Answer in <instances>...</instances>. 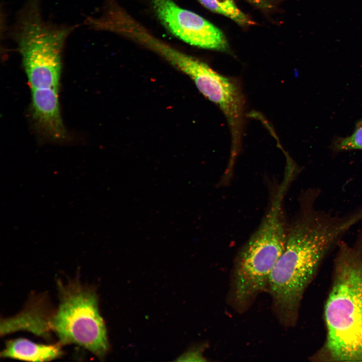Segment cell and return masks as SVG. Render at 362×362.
Returning <instances> with one entry per match:
<instances>
[{
  "instance_id": "1",
  "label": "cell",
  "mask_w": 362,
  "mask_h": 362,
  "mask_svg": "<svg viewBox=\"0 0 362 362\" xmlns=\"http://www.w3.org/2000/svg\"><path fill=\"white\" fill-rule=\"evenodd\" d=\"M316 199L302 198L285 248L269 277L267 290L278 319L286 326L297 322L303 295L325 257L358 222L353 213L337 216L316 209Z\"/></svg>"
},
{
  "instance_id": "2",
  "label": "cell",
  "mask_w": 362,
  "mask_h": 362,
  "mask_svg": "<svg viewBox=\"0 0 362 362\" xmlns=\"http://www.w3.org/2000/svg\"><path fill=\"white\" fill-rule=\"evenodd\" d=\"M324 306L325 340L312 356L322 361H362V232L340 241Z\"/></svg>"
},
{
  "instance_id": "3",
  "label": "cell",
  "mask_w": 362,
  "mask_h": 362,
  "mask_svg": "<svg viewBox=\"0 0 362 362\" xmlns=\"http://www.w3.org/2000/svg\"><path fill=\"white\" fill-rule=\"evenodd\" d=\"M42 0H25L9 30L31 88H58L62 56L77 25L57 24L43 16Z\"/></svg>"
},
{
  "instance_id": "4",
  "label": "cell",
  "mask_w": 362,
  "mask_h": 362,
  "mask_svg": "<svg viewBox=\"0 0 362 362\" xmlns=\"http://www.w3.org/2000/svg\"><path fill=\"white\" fill-rule=\"evenodd\" d=\"M282 201L280 196L273 198L260 225L236 257L232 296L239 310L245 309L267 289L270 273L285 248L288 229L283 217Z\"/></svg>"
},
{
  "instance_id": "5",
  "label": "cell",
  "mask_w": 362,
  "mask_h": 362,
  "mask_svg": "<svg viewBox=\"0 0 362 362\" xmlns=\"http://www.w3.org/2000/svg\"><path fill=\"white\" fill-rule=\"evenodd\" d=\"M60 302L49 315L48 328L61 344H76L104 358L109 349L107 330L95 292L74 281L59 285Z\"/></svg>"
},
{
  "instance_id": "6",
  "label": "cell",
  "mask_w": 362,
  "mask_h": 362,
  "mask_svg": "<svg viewBox=\"0 0 362 362\" xmlns=\"http://www.w3.org/2000/svg\"><path fill=\"white\" fill-rule=\"evenodd\" d=\"M184 72L193 80L205 97L221 109L228 120L235 145L240 141L244 110L239 85L197 58L187 65Z\"/></svg>"
},
{
  "instance_id": "7",
  "label": "cell",
  "mask_w": 362,
  "mask_h": 362,
  "mask_svg": "<svg viewBox=\"0 0 362 362\" xmlns=\"http://www.w3.org/2000/svg\"><path fill=\"white\" fill-rule=\"evenodd\" d=\"M162 24L174 36L199 48L226 51L228 44L222 31L208 20L179 7L172 0H151Z\"/></svg>"
},
{
  "instance_id": "8",
  "label": "cell",
  "mask_w": 362,
  "mask_h": 362,
  "mask_svg": "<svg viewBox=\"0 0 362 362\" xmlns=\"http://www.w3.org/2000/svg\"><path fill=\"white\" fill-rule=\"evenodd\" d=\"M58 88L32 89V115L35 123L46 136L64 139L66 131L60 115Z\"/></svg>"
},
{
  "instance_id": "9",
  "label": "cell",
  "mask_w": 362,
  "mask_h": 362,
  "mask_svg": "<svg viewBox=\"0 0 362 362\" xmlns=\"http://www.w3.org/2000/svg\"><path fill=\"white\" fill-rule=\"evenodd\" d=\"M62 351L60 343L45 344L35 343L25 338L7 342L1 356L29 361H47L60 357Z\"/></svg>"
},
{
  "instance_id": "10",
  "label": "cell",
  "mask_w": 362,
  "mask_h": 362,
  "mask_svg": "<svg viewBox=\"0 0 362 362\" xmlns=\"http://www.w3.org/2000/svg\"><path fill=\"white\" fill-rule=\"evenodd\" d=\"M209 10L223 15L241 26L253 24L249 18L242 12L234 0H198Z\"/></svg>"
},
{
  "instance_id": "11",
  "label": "cell",
  "mask_w": 362,
  "mask_h": 362,
  "mask_svg": "<svg viewBox=\"0 0 362 362\" xmlns=\"http://www.w3.org/2000/svg\"><path fill=\"white\" fill-rule=\"evenodd\" d=\"M331 147L335 152L351 150H362V120L357 123L350 136L335 138Z\"/></svg>"
},
{
  "instance_id": "12",
  "label": "cell",
  "mask_w": 362,
  "mask_h": 362,
  "mask_svg": "<svg viewBox=\"0 0 362 362\" xmlns=\"http://www.w3.org/2000/svg\"><path fill=\"white\" fill-rule=\"evenodd\" d=\"M182 359L179 360L183 361H205V359L202 355L201 349H195L188 351L186 354L180 357Z\"/></svg>"
},
{
  "instance_id": "13",
  "label": "cell",
  "mask_w": 362,
  "mask_h": 362,
  "mask_svg": "<svg viewBox=\"0 0 362 362\" xmlns=\"http://www.w3.org/2000/svg\"><path fill=\"white\" fill-rule=\"evenodd\" d=\"M254 6L262 9L267 10L272 8L271 4L266 0H245Z\"/></svg>"
}]
</instances>
